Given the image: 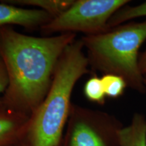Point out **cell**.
<instances>
[{"label": "cell", "instance_id": "cell-1", "mask_svg": "<svg viewBox=\"0 0 146 146\" xmlns=\"http://www.w3.org/2000/svg\"><path fill=\"white\" fill-rule=\"evenodd\" d=\"M76 36L71 33L33 36L16 31L13 27L0 28V56L9 78L0 104L31 116L50 89L60 56Z\"/></svg>", "mask_w": 146, "mask_h": 146}, {"label": "cell", "instance_id": "cell-2", "mask_svg": "<svg viewBox=\"0 0 146 146\" xmlns=\"http://www.w3.org/2000/svg\"><path fill=\"white\" fill-rule=\"evenodd\" d=\"M81 39L66 47L58 60L50 89L31 116L27 134L29 146H58L72 105L71 96L78 80L90 72Z\"/></svg>", "mask_w": 146, "mask_h": 146}, {"label": "cell", "instance_id": "cell-3", "mask_svg": "<svg viewBox=\"0 0 146 146\" xmlns=\"http://www.w3.org/2000/svg\"><path fill=\"white\" fill-rule=\"evenodd\" d=\"M81 39L92 70L121 76L128 87L141 94L145 92L138 53L146 40V21L123 24Z\"/></svg>", "mask_w": 146, "mask_h": 146}, {"label": "cell", "instance_id": "cell-4", "mask_svg": "<svg viewBox=\"0 0 146 146\" xmlns=\"http://www.w3.org/2000/svg\"><path fill=\"white\" fill-rule=\"evenodd\" d=\"M129 2L128 0H74L64 12L40 29L45 36L82 33L96 35L108 29V23L115 12Z\"/></svg>", "mask_w": 146, "mask_h": 146}, {"label": "cell", "instance_id": "cell-5", "mask_svg": "<svg viewBox=\"0 0 146 146\" xmlns=\"http://www.w3.org/2000/svg\"><path fill=\"white\" fill-rule=\"evenodd\" d=\"M66 146H120L123 128L113 116L72 104Z\"/></svg>", "mask_w": 146, "mask_h": 146}, {"label": "cell", "instance_id": "cell-6", "mask_svg": "<svg viewBox=\"0 0 146 146\" xmlns=\"http://www.w3.org/2000/svg\"><path fill=\"white\" fill-rule=\"evenodd\" d=\"M53 19L44 11L16 6L0 1V28L14 25L29 31L40 30Z\"/></svg>", "mask_w": 146, "mask_h": 146}, {"label": "cell", "instance_id": "cell-7", "mask_svg": "<svg viewBox=\"0 0 146 146\" xmlns=\"http://www.w3.org/2000/svg\"><path fill=\"white\" fill-rule=\"evenodd\" d=\"M31 116L12 110L0 104V146H10L27 133Z\"/></svg>", "mask_w": 146, "mask_h": 146}, {"label": "cell", "instance_id": "cell-8", "mask_svg": "<svg viewBox=\"0 0 146 146\" xmlns=\"http://www.w3.org/2000/svg\"><path fill=\"white\" fill-rule=\"evenodd\" d=\"M120 146H146V119L135 114L131 123L119 132Z\"/></svg>", "mask_w": 146, "mask_h": 146}, {"label": "cell", "instance_id": "cell-9", "mask_svg": "<svg viewBox=\"0 0 146 146\" xmlns=\"http://www.w3.org/2000/svg\"><path fill=\"white\" fill-rule=\"evenodd\" d=\"M3 1L16 6L43 10L54 18L69 8L74 0H5Z\"/></svg>", "mask_w": 146, "mask_h": 146}, {"label": "cell", "instance_id": "cell-10", "mask_svg": "<svg viewBox=\"0 0 146 146\" xmlns=\"http://www.w3.org/2000/svg\"><path fill=\"white\" fill-rule=\"evenodd\" d=\"M146 16V1L135 6H125L113 14L108 23V28L123 25L127 21L139 17Z\"/></svg>", "mask_w": 146, "mask_h": 146}, {"label": "cell", "instance_id": "cell-11", "mask_svg": "<svg viewBox=\"0 0 146 146\" xmlns=\"http://www.w3.org/2000/svg\"><path fill=\"white\" fill-rule=\"evenodd\" d=\"M85 98L93 103L104 105L106 102V94L101 78L94 75L86 81L83 87Z\"/></svg>", "mask_w": 146, "mask_h": 146}, {"label": "cell", "instance_id": "cell-12", "mask_svg": "<svg viewBox=\"0 0 146 146\" xmlns=\"http://www.w3.org/2000/svg\"><path fill=\"white\" fill-rule=\"evenodd\" d=\"M101 79L106 96L110 98H118L122 96L127 87L125 80L116 74H104Z\"/></svg>", "mask_w": 146, "mask_h": 146}, {"label": "cell", "instance_id": "cell-13", "mask_svg": "<svg viewBox=\"0 0 146 146\" xmlns=\"http://www.w3.org/2000/svg\"><path fill=\"white\" fill-rule=\"evenodd\" d=\"M9 78L6 66L3 60L0 56V95L3 94L8 88Z\"/></svg>", "mask_w": 146, "mask_h": 146}, {"label": "cell", "instance_id": "cell-14", "mask_svg": "<svg viewBox=\"0 0 146 146\" xmlns=\"http://www.w3.org/2000/svg\"><path fill=\"white\" fill-rule=\"evenodd\" d=\"M139 67L140 72L144 75L146 74V50L141 55V57L139 58Z\"/></svg>", "mask_w": 146, "mask_h": 146}, {"label": "cell", "instance_id": "cell-15", "mask_svg": "<svg viewBox=\"0 0 146 146\" xmlns=\"http://www.w3.org/2000/svg\"><path fill=\"white\" fill-rule=\"evenodd\" d=\"M143 78H144V83H145V85L146 87V74L143 75Z\"/></svg>", "mask_w": 146, "mask_h": 146}]
</instances>
